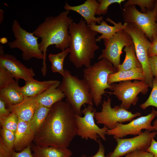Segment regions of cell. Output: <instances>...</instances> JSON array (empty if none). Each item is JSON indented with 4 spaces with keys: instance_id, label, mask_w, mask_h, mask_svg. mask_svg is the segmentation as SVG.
I'll return each instance as SVG.
<instances>
[{
    "instance_id": "6da1fadb",
    "label": "cell",
    "mask_w": 157,
    "mask_h": 157,
    "mask_svg": "<svg viewBox=\"0 0 157 157\" xmlns=\"http://www.w3.org/2000/svg\"><path fill=\"white\" fill-rule=\"evenodd\" d=\"M76 113L66 101H58L50 108L47 116L35 133V144L67 148L77 135Z\"/></svg>"
},
{
    "instance_id": "7a4b0ae2",
    "label": "cell",
    "mask_w": 157,
    "mask_h": 157,
    "mask_svg": "<svg viewBox=\"0 0 157 157\" xmlns=\"http://www.w3.org/2000/svg\"><path fill=\"white\" fill-rule=\"evenodd\" d=\"M70 11L65 10L56 16L47 17L33 32L41 40L39 47L43 55L41 72L44 76H46L47 72L46 51L48 47L54 44L62 51L69 48L71 38L68 28L73 22L71 17L68 15Z\"/></svg>"
},
{
    "instance_id": "3957f363",
    "label": "cell",
    "mask_w": 157,
    "mask_h": 157,
    "mask_svg": "<svg viewBox=\"0 0 157 157\" xmlns=\"http://www.w3.org/2000/svg\"><path fill=\"white\" fill-rule=\"evenodd\" d=\"M68 32L70 61L77 68L89 67L95 52L99 49L96 41L98 33L91 30L82 17L78 23L73 22L69 25Z\"/></svg>"
},
{
    "instance_id": "277c9868",
    "label": "cell",
    "mask_w": 157,
    "mask_h": 157,
    "mask_svg": "<svg viewBox=\"0 0 157 157\" xmlns=\"http://www.w3.org/2000/svg\"><path fill=\"white\" fill-rule=\"evenodd\" d=\"M117 70L108 60L102 58L83 70V77L89 89L94 104L98 106L101 103L102 96L110 89L111 84L108 82L109 74Z\"/></svg>"
},
{
    "instance_id": "5b68a950",
    "label": "cell",
    "mask_w": 157,
    "mask_h": 157,
    "mask_svg": "<svg viewBox=\"0 0 157 157\" xmlns=\"http://www.w3.org/2000/svg\"><path fill=\"white\" fill-rule=\"evenodd\" d=\"M65 76L58 88L64 94L66 101L70 105L76 114L81 116L83 105L87 104L93 106L92 96L83 79L72 75L66 69H65Z\"/></svg>"
},
{
    "instance_id": "8992f818",
    "label": "cell",
    "mask_w": 157,
    "mask_h": 157,
    "mask_svg": "<svg viewBox=\"0 0 157 157\" xmlns=\"http://www.w3.org/2000/svg\"><path fill=\"white\" fill-rule=\"evenodd\" d=\"M12 29L15 38L8 45L10 48H17L22 52V56L24 60H28L32 58L43 59V55L39 49V38L33 32H29L22 28L17 20L14 19Z\"/></svg>"
},
{
    "instance_id": "52a82bcc",
    "label": "cell",
    "mask_w": 157,
    "mask_h": 157,
    "mask_svg": "<svg viewBox=\"0 0 157 157\" xmlns=\"http://www.w3.org/2000/svg\"><path fill=\"white\" fill-rule=\"evenodd\" d=\"M122 14L124 23L135 24L151 42L157 38V0L154 8L147 10L146 13L139 11L135 5H131L123 9Z\"/></svg>"
},
{
    "instance_id": "ba28073f",
    "label": "cell",
    "mask_w": 157,
    "mask_h": 157,
    "mask_svg": "<svg viewBox=\"0 0 157 157\" xmlns=\"http://www.w3.org/2000/svg\"><path fill=\"white\" fill-rule=\"evenodd\" d=\"M124 29L130 35L135 49L136 57L141 65L145 77V81L152 87L154 79L150 68L148 51L151 42L142 31L133 23H126Z\"/></svg>"
},
{
    "instance_id": "9c48e42d",
    "label": "cell",
    "mask_w": 157,
    "mask_h": 157,
    "mask_svg": "<svg viewBox=\"0 0 157 157\" xmlns=\"http://www.w3.org/2000/svg\"><path fill=\"white\" fill-rule=\"evenodd\" d=\"M149 87L144 81H122L111 84L110 91L106 92V93L115 95L121 101L120 106L128 110L131 105L135 106L137 104L138 100V94L140 93L146 94Z\"/></svg>"
},
{
    "instance_id": "30bf717a",
    "label": "cell",
    "mask_w": 157,
    "mask_h": 157,
    "mask_svg": "<svg viewBox=\"0 0 157 157\" xmlns=\"http://www.w3.org/2000/svg\"><path fill=\"white\" fill-rule=\"evenodd\" d=\"M111 101V99L109 97L107 100H104L101 104V111L96 112L94 116L97 124H103L108 129H114L118 123L130 122L141 115L139 112L133 113L120 105H115L112 108Z\"/></svg>"
},
{
    "instance_id": "8fae6325",
    "label": "cell",
    "mask_w": 157,
    "mask_h": 157,
    "mask_svg": "<svg viewBox=\"0 0 157 157\" xmlns=\"http://www.w3.org/2000/svg\"><path fill=\"white\" fill-rule=\"evenodd\" d=\"M96 109L93 106L88 105L81 110L83 117L75 114L77 135L82 139H89L97 142L99 136L106 140L105 135L108 129L104 126L100 128L96 124L94 118Z\"/></svg>"
},
{
    "instance_id": "7c38bea8",
    "label": "cell",
    "mask_w": 157,
    "mask_h": 157,
    "mask_svg": "<svg viewBox=\"0 0 157 157\" xmlns=\"http://www.w3.org/2000/svg\"><path fill=\"white\" fill-rule=\"evenodd\" d=\"M157 135L156 131L151 132L145 130L132 138L116 139L117 145L113 151L109 153L106 157H120L136 151H146Z\"/></svg>"
},
{
    "instance_id": "4fadbf2b",
    "label": "cell",
    "mask_w": 157,
    "mask_h": 157,
    "mask_svg": "<svg viewBox=\"0 0 157 157\" xmlns=\"http://www.w3.org/2000/svg\"><path fill=\"white\" fill-rule=\"evenodd\" d=\"M104 49L98 59L105 58L110 61L117 69L120 64V56L124 47L134 44L129 34L124 29L117 32L108 39H104Z\"/></svg>"
},
{
    "instance_id": "5bb4252c",
    "label": "cell",
    "mask_w": 157,
    "mask_h": 157,
    "mask_svg": "<svg viewBox=\"0 0 157 157\" xmlns=\"http://www.w3.org/2000/svg\"><path fill=\"white\" fill-rule=\"evenodd\" d=\"M157 115V110L153 108L149 114L133 119L128 124L117 123L114 129L108 130L106 135L113 136L115 139L122 138L128 135H139L142 133V130L143 129L150 131H154L151 122Z\"/></svg>"
},
{
    "instance_id": "9a60e30c",
    "label": "cell",
    "mask_w": 157,
    "mask_h": 157,
    "mask_svg": "<svg viewBox=\"0 0 157 157\" xmlns=\"http://www.w3.org/2000/svg\"><path fill=\"white\" fill-rule=\"evenodd\" d=\"M0 65L10 72L17 81L21 79L26 83L35 79V73L33 68L27 67L14 56L5 54L1 45L0 46Z\"/></svg>"
},
{
    "instance_id": "2e32d148",
    "label": "cell",
    "mask_w": 157,
    "mask_h": 157,
    "mask_svg": "<svg viewBox=\"0 0 157 157\" xmlns=\"http://www.w3.org/2000/svg\"><path fill=\"white\" fill-rule=\"evenodd\" d=\"M99 3L96 0H87L81 4L72 6L66 2L64 6L65 10H72L80 14L86 21L88 25L93 22L100 24L103 21V17L95 16Z\"/></svg>"
},
{
    "instance_id": "e0dca14e",
    "label": "cell",
    "mask_w": 157,
    "mask_h": 157,
    "mask_svg": "<svg viewBox=\"0 0 157 157\" xmlns=\"http://www.w3.org/2000/svg\"><path fill=\"white\" fill-rule=\"evenodd\" d=\"M35 134V132L31 128L29 122L19 119L18 125L15 132V150L20 152L31 145Z\"/></svg>"
},
{
    "instance_id": "ac0fdd59",
    "label": "cell",
    "mask_w": 157,
    "mask_h": 157,
    "mask_svg": "<svg viewBox=\"0 0 157 157\" xmlns=\"http://www.w3.org/2000/svg\"><path fill=\"white\" fill-rule=\"evenodd\" d=\"M39 104L35 97H24L21 102L8 106L7 108L15 114L19 119L29 122Z\"/></svg>"
},
{
    "instance_id": "d6986e66",
    "label": "cell",
    "mask_w": 157,
    "mask_h": 157,
    "mask_svg": "<svg viewBox=\"0 0 157 157\" xmlns=\"http://www.w3.org/2000/svg\"><path fill=\"white\" fill-rule=\"evenodd\" d=\"M106 20L113 24V26H111L108 24L106 22L102 21L99 25L96 24L94 22L88 25L90 28L92 30L99 33L101 35L97 37V42L100 41L101 40L108 39L113 36L118 31L124 29L126 24L124 23L122 24V22L116 23L108 17Z\"/></svg>"
},
{
    "instance_id": "ffe728a7",
    "label": "cell",
    "mask_w": 157,
    "mask_h": 157,
    "mask_svg": "<svg viewBox=\"0 0 157 157\" xmlns=\"http://www.w3.org/2000/svg\"><path fill=\"white\" fill-rule=\"evenodd\" d=\"M58 81L55 80L39 81L34 79L25 83L23 86L20 87V89L24 97H34L42 94Z\"/></svg>"
},
{
    "instance_id": "44dd1931",
    "label": "cell",
    "mask_w": 157,
    "mask_h": 157,
    "mask_svg": "<svg viewBox=\"0 0 157 157\" xmlns=\"http://www.w3.org/2000/svg\"><path fill=\"white\" fill-rule=\"evenodd\" d=\"M60 83L59 81L44 92L35 97L39 104L50 108L54 104L65 97L64 93L58 88Z\"/></svg>"
},
{
    "instance_id": "7402d4cb",
    "label": "cell",
    "mask_w": 157,
    "mask_h": 157,
    "mask_svg": "<svg viewBox=\"0 0 157 157\" xmlns=\"http://www.w3.org/2000/svg\"><path fill=\"white\" fill-rule=\"evenodd\" d=\"M24 98L18 81L0 89V99L5 103L7 107L19 103Z\"/></svg>"
},
{
    "instance_id": "603a6c76",
    "label": "cell",
    "mask_w": 157,
    "mask_h": 157,
    "mask_svg": "<svg viewBox=\"0 0 157 157\" xmlns=\"http://www.w3.org/2000/svg\"><path fill=\"white\" fill-rule=\"evenodd\" d=\"M133 80L145 81V76L142 67L116 72L110 74L108 76V82L109 84H111L116 82Z\"/></svg>"
},
{
    "instance_id": "cb8c5ba5",
    "label": "cell",
    "mask_w": 157,
    "mask_h": 157,
    "mask_svg": "<svg viewBox=\"0 0 157 157\" xmlns=\"http://www.w3.org/2000/svg\"><path fill=\"white\" fill-rule=\"evenodd\" d=\"M34 157H70L72 153L69 149L53 146L42 147L34 144L31 147Z\"/></svg>"
},
{
    "instance_id": "d4e9b609",
    "label": "cell",
    "mask_w": 157,
    "mask_h": 157,
    "mask_svg": "<svg viewBox=\"0 0 157 157\" xmlns=\"http://www.w3.org/2000/svg\"><path fill=\"white\" fill-rule=\"evenodd\" d=\"M124 50L125 53V58L122 63L118 66L117 72L142 67L136 57L134 44L125 47Z\"/></svg>"
},
{
    "instance_id": "484cf974",
    "label": "cell",
    "mask_w": 157,
    "mask_h": 157,
    "mask_svg": "<svg viewBox=\"0 0 157 157\" xmlns=\"http://www.w3.org/2000/svg\"><path fill=\"white\" fill-rule=\"evenodd\" d=\"M69 52V49L68 48L58 53L49 54L48 58L51 63V68L53 72L58 73L63 77L65 76V71L63 68V63L65 58Z\"/></svg>"
},
{
    "instance_id": "4316f807",
    "label": "cell",
    "mask_w": 157,
    "mask_h": 157,
    "mask_svg": "<svg viewBox=\"0 0 157 157\" xmlns=\"http://www.w3.org/2000/svg\"><path fill=\"white\" fill-rule=\"evenodd\" d=\"M50 109L39 104L32 119L29 122L31 128L35 133L39 129L45 121Z\"/></svg>"
},
{
    "instance_id": "83f0119b",
    "label": "cell",
    "mask_w": 157,
    "mask_h": 157,
    "mask_svg": "<svg viewBox=\"0 0 157 157\" xmlns=\"http://www.w3.org/2000/svg\"><path fill=\"white\" fill-rule=\"evenodd\" d=\"M19 118L14 113L11 112L7 116L0 118V123L2 128L15 132L18 124Z\"/></svg>"
},
{
    "instance_id": "f1b7e54d",
    "label": "cell",
    "mask_w": 157,
    "mask_h": 157,
    "mask_svg": "<svg viewBox=\"0 0 157 157\" xmlns=\"http://www.w3.org/2000/svg\"><path fill=\"white\" fill-rule=\"evenodd\" d=\"M156 2L155 0H129L124 3V7L137 5L140 7L141 12L146 13L147 10L154 8Z\"/></svg>"
},
{
    "instance_id": "f546056e",
    "label": "cell",
    "mask_w": 157,
    "mask_h": 157,
    "mask_svg": "<svg viewBox=\"0 0 157 157\" xmlns=\"http://www.w3.org/2000/svg\"><path fill=\"white\" fill-rule=\"evenodd\" d=\"M140 106L142 109H145L149 106H154L157 108V77H154L153 79L152 90L148 98L144 103L140 105Z\"/></svg>"
},
{
    "instance_id": "4dcf8cb0",
    "label": "cell",
    "mask_w": 157,
    "mask_h": 157,
    "mask_svg": "<svg viewBox=\"0 0 157 157\" xmlns=\"http://www.w3.org/2000/svg\"><path fill=\"white\" fill-rule=\"evenodd\" d=\"M15 79L10 72L0 65V89L14 83L17 81Z\"/></svg>"
},
{
    "instance_id": "1f68e13d",
    "label": "cell",
    "mask_w": 157,
    "mask_h": 157,
    "mask_svg": "<svg viewBox=\"0 0 157 157\" xmlns=\"http://www.w3.org/2000/svg\"><path fill=\"white\" fill-rule=\"evenodd\" d=\"M1 134L0 137L7 147L12 151L15 150V132L2 128Z\"/></svg>"
},
{
    "instance_id": "d6a6232c",
    "label": "cell",
    "mask_w": 157,
    "mask_h": 157,
    "mask_svg": "<svg viewBox=\"0 0 157 157\" xmlns=\"http://www.w3.org/2000/svg\"><path fill=\"white\" fill-rule=\"evenodd\" d=\"M125 0H98L99 6L97 9L96 15H106L108 12V7L111 4L117 3L121 5Z\"/></svg>"
},
{
    "instance_id": "836d02e7",
    "label": "cell",
    "mask_w": 157,
    "mask_h": 157,
    "mask_svg": "<svg viewBox=\"0 0 157 157\" xmlns=\"http://www.w3.org/2000/svg\"><path fill=\"white\" fill-rule=\"evenodd\" d=\"M14 151L10 150L0 137V157H13Z\"/></svg>"
},
{
    "instance_id": "e575fe53",
    "label": "cell",
    "mask_w": 157,
    "mask_h": 157,
    "mask_svg": "<svg viewBox=\"0 0 157 157\" xmlns=\"http://www.w3.org/2000/svg\"><path fill=\"white\" fill-rule=\"evenodd\" d=\"M32 146H29L20 152L14 151L13 157H34L31 150Z\"/></svg>"
},
{
    "instance_id": "d590c367",
    "label": "cell",
    "mask_w": 157,
    "mask_h": 157,
    "mask_svg": "<svg viewBox=\"0 0 157 157\" xmlns=\"http://www.w3.org/2000/svg\"><path fill=\"white\" fill-rule=\"evenodd\" d=\"M124 157H153V155L147 151L138 150L129 153Z\"/></svg>"
},
{
    "instance_id": "8d00e7d4",
    "label": "cell",
    "mask_w": 157,
    "mask_h": 157,
    "mask_svg": "<svg viewBox=\"0 0 157 157\" xmlns=\"http://www.w3.org/2000/svg\"><path fill=\"white\" fill-rule=\"evenodd\" d=\"M149 60L152 75L157 78V56L149 57Z\"/></svg>"
},
{
    "instance_id": "74e56055",
    "label": "cell",
    "mask_w": 157,
    "mask_h": 157,
    "mask_svg": "<svg viewBox=\"0 0 157 157\" xmlns=\"http://www.w3.org/2000/svg\"><path fill=\"white\" fill-rule=\"evenodd\" d=\"M99 144V149L97 153L93 156H88L83 154L81 157H106L105 155V149L101 140L99 137L97 142Z\"/></svg>"
},
{
    "instance_id": "f35d334b",
    "label": "cell",
    "mask_w": 157,
    "mask_h": 157,
    "mask_svg": "<svg viewBox=\"0 0 157 157\" xmlns=\"http://www.w3.org/2000/svg\"><path fill=\"white\" fill-rule=\"evenodd\" d=\"M149 57L157 56V38L151 42L148 51Z\"/></svg>"
},
{
    "instance_id": "ab89813d",
    "label": "cell",
    "mask_w": 157,
    "mask_h": 157,
    "mask_svg": "<svg viewBox=\"0 0 157 157\" xmlns=\"http://www.w3.org/2000/svg\"><path fill=\"white\" fill-rule=\"evenodd\" d=\"M11 112L6 108L5 103L0 99V118L4 117L9 115Z\"/></svg>"
},
{
    "instance_id": "60d3db41",
    "label": "cell",
    "mask_w": 157,
    "mask_h": 157,
    "mask_svg": "<svg viewBox=\"0 0 157 157\" xmlns=\"http://www.w3.org/2000/svg\"><path fill=\"white\" fill-rule=\"evenodd\" d=\"M146 151L151 153L153 157H157V141L154 138L152 139L150 146Z\"/></svg>"
},
{
    "instance_id": "b9f144b4",
    "label": "cell",
    "mask_w": 157,
    "mask_h": 157,
    "mask_svg": "<svg viewBox=\"0 0 157 157\" xmlns=\"http://www.w3.org/2000/svg\"><path fill=\"white\" fill-rule=\"evenodd\" d=\"M153 126L154 128V131H155L157 133V119L153 123Z\"/></svg>"
},
{
    "instance_id": "7bdbcfd3",
    "label": "cell",
    "mask_w": 157,
    "mask_h": 157,
    "mask_svg": "<svg viewBox=\"0 0 157 157\" xmlns=\"http://www.w3.org/2000/svg\"><path fill=\"white\" fill-rule=\"evenodd\" d=\"M3 11L2 10H0V13H1V19H0V23H1L3 20V17H2V16H3V14H2V13L3 12Z\"/></svg>"
},
{
    "instance_id": "ee69618b",
    "label": "cell",
    "mask_w": 157,
    "mask_h": 157,
    "mask_svg": "<svg viewBox=\"0 0 157 157\" xmlns=\"http://www.w3.org/2000/svg\"><path fill=\"white\" fill-rule=\"evenodd\" d=\"M156 21H157V15L156 17Z\"/></svg>"
},
{
    "instance_id": "f6af8a7d",
    "label": "cell",
    "mask_w": 157,
    "mask_h": 157,
    "mask_svg": "<svg viewBox=\"0 0 157 157\" xmlns=\"http://www.w3.org/2000/svg\"></svg>"
}]
</instances>
